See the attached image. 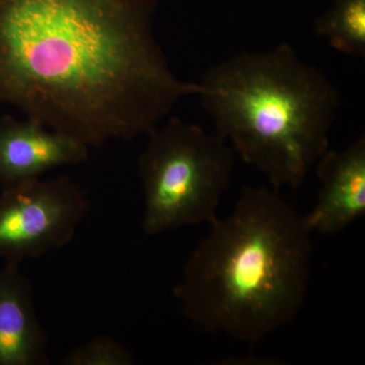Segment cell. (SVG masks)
Returning a JSON list of instances; mask_svg holds the SVG:
<instances>
[{
	"label": "cell",
	"mask_w": 365,
	"mask_h": 365,
	"mask_svg": "<svg viewBox=\"0 0 365 365\" xmlns=\"http://www.w3.org/2000/svg\"><path fill=\"white\" fill-rule=\"evenodd\" d=\"M314 32L336 51L365 56V0H336L317 19Z\"/></svg>",
	"instance_id": "cell-9"
},
{
	"label": "cell",
	"mask_w": 365,
	"mask_h": 365,
	"mask_svg": "<svg viewBox=\"0 0 365 365\" xmlns=\"http://www.w3.org/2000/svg\"><path fill=\"white\" fill-rule=\"evenodd\" d=\"M48 336L36 309L35 290L20 263L0 271V365H47Z\"/></svg>",
	"instance_id": "cell-8"
},
{
	"label": "cell",
	"mask_w": 365,
	"mask_h": 365,
	"mask_svg": "<svg viewBox=\"0 0 365 365\" xmlns=\"http://www.w3.org/2000/svg\"><path fill=\"white\" fill-rule=\"evenodd\" d=\"M155 0H0V104L101 148L148 135L199 83L178 78Z\"/></svg>",
	"instance_id": "cell-1"
},
{
	"label": "cell",
	"mask_w": 365,
	"mask_h": 365,
	"mask_svg": "<svg viewBox=\"0 0 365 365\" xmlns=\"http://www.w3.org/2000/svg\"><path fill=\"white\" fill-rule=\"evenodd\" d=\"M90 148L85 143L43 126L4 117L0 119V182L4 187L37 179L62 165L86 160Z\"/></svg>",
	"instance_id": "cell-7"
},
{
	"label": "cell",
	"mask_w": 365,
	"mask_h": 365,
	"mask_svg": "<svg viewBox=\"0 0 365 365\" xmlns=\"http://www.w3.org/2000/svg\"><path fill=\"white\" fill-rule=\"evenodd\" d=\"M190 255L174 295L206 333L260 342L302 309L313 242L304 216L266 187H245L234 210L209 225Z\"/></svg>",
	"instance_id": "cell-2"
},
{
	"label": "cell",
	"mask_w": 365,
	"mask_h": 365,
	"mask_svg": "<svg viewBox=\"0 0 365 365\" xmlns=\"http://www.w3.org/2000/svg\"><path fill=\"white\" fill-rule=\"evenodd\" d=\"M135 359L124 345L107 336L91 339L67 353L62 365H133Z\"/></svg>",
	"instance_id": "cell-10"
},
{
	"label": "cell",
	"mask_w": 365,
	"mask_h": 365,
	"mask_svg": "<svg viewBox=\"0 0 365 365\" xmlns=\"http://www.w3.org/2000/svg\"><path fill=\"white\" fill-rule=\"evenodd\" d=\"M199 86L216 133L273 189L299 188L329 150L339 91L287 43L223 60Z\"/></svg>",
	"instance_id": "cell-3"
},
{
	"label": "cell",
	"mask_w": 365,
	"mask_h": 365,
	"mask_svg": "<svg viewBox=\"0 0 365 365\" xmlns=\"http://www.w3.org/2000/svg\"><path fill=\"white\" fill-rule=\"evenodd\" d=\"M317 176L321 188L304 222L312 234H339L365 213V137L344 150H327L317 162Z\"/></svg>",
	"instance_id": "cell-6"
},
{
	"label": "cell",
	"mask_w": 365,
	"mask_h": 365,
	"mask_svg": "<svg viewBox=\"0 0 365 365\" xmlns=\"http://www.w3.org/2000/svg\"><path fill=\"white\" fill-rule=\"evenodd\" d=\"M138 158L146 235L210 225L232 184L235 155L218 133L172 117L148 134Z\"/></svg>",
	"instance_id": "cell-4"
},
{
	"label": "cell",
	"mask_w": 365,
	"mask_h": 365,
	"mask_svg": "<svg viewBox=\"0 0 365 365\" xmlns=\"http://www.w3.org/2000/svg\"><path fill=\"white\" fill-rule=\"evenodd\" d=\"M88 198L71 178H39L6 186L0 195V257L21 263L72 241Z\"/></svg>",
	"instance_id": "cell-5"
}]
</instances>
